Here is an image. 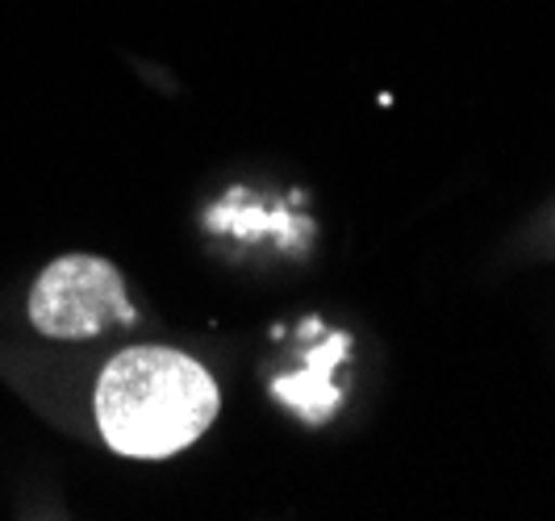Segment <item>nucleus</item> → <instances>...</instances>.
Returning <instances> with one entry per match:
<instances>
[{
	"label": "nucleus",
	"instance_id": "1",
	"mask_svg": "<svg viewBox=\"0 0 555 521\" xmlns=\"http://www.w3.org/2000/svg\"><path fill=\"white\" fill-rule=\"evenodd\" d=\"M218 417V385L171 347H134L105 367L96 421L117 455L164 459L196 442Z\"/></svg>",
	"mask_w": 555,
	"mask_h": 521
},
{
	"label": "nucleus",
	"instance_id": "2",
	"mask_svg": "<svg viewBox=\"0 0 555 521\" xmlns=\"http://www.w3.org/2000/svg\"><path fill=\"white\" fill-rule=\"evenodd\" d=\"M29 322L47 338H92L105 326H130L126 279L109 259L67 255L38 275L29 297Z\"/></svg>",
	"mask_w": 555,
	"mask_h": 521
},
{
	"label": "nucleus",
	"instance_id": "3",
	"mask_svg": "<svg viewBox=\"0 0 555 521\" xmlns=\"http://www.w3.org/2000/svg\"><path fill=\"white\" fill-rule=\"evenodd\" d=\"M343 359H347V334H326V347H313V351H309V363L301 372L272 380V392H276L284 405H293L306 421L318 426V421H326V417L338 409V401H343L331 380L334 363H343Z\"/></svg>",
	"mask_w": 555,
	"mask_h": 521
}]
</instances>
